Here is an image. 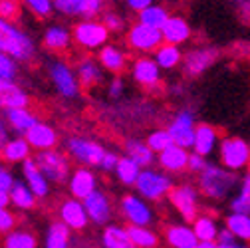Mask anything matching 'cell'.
Here are the masks:
<instances>
[{"label":"cell","instance_id":"44","mask_svg":"<svg viewBox=\"0 0 250 248\" xmlns=\"http://www.w3.org/2000/svg\"><path fill=\"white\" fill-rule=\"evenodd\" d=\"M22 4L30 14H34L40 20L50 18V14L54 12V0H22Z\"/></svg>","mask_w":250,"mask_h":248},{"label":"cell","instance_id":"20","mask_svg":"<svg viewBox=\"0 0 250 248\" xmlns=\"http://www.w3.org/2000/svg\"><path fill=\"white\" fill-rule=\"evenodd\" d=\"M74 36H72V30L62 26V24H50L46 26L44 34H42V44L48 52L54 54H66L72 48Z\"/></svg>","mask_w":250,"mask_h":248},{"label":"cell","instance_id":"7","mask_svg":"<svg viewBox=\"0 0 250 248\" xmlns=\"http://www.w3.org/2000/svg\"><path fill=\"white\" fill-rule=\"evenodd\" d=\"M218 159L232 173L246 171L250 167V143L242 137H223L218 145Z\"/></svg>","mask_w":250,"mask_h":248},{"label":"cell","instance_id":"36","mask_svg":"<svg viewBox=\"0 0 250 248\" xmlns=\"http://www.w3.org/2000/svg\"><path fill=\"white\" fill-rule=\"evenodd\" d=\"M141 171H143V169H141L135 161H131L127 155H123V157L119 159V163H117L115 177H117V181H119L121 185H125V187H135Z\"/></svg>","mask_w":250,"mask_h":248},{"label":"cell","instance_id":"1","mask_svg":"<svg viewBox=\"0 0 250 248\" xmlns=\"http://www.w3.org/2000/svg\"><path fill=\"white\" fill-rule=\"evenodd\" d=\"M238 187H240V179L236 173L225 169L223 165H212V163H208V167L199 175V183H197L199 193L208 201H225Z\"/></svg>","mask_w":250,"mask_h":248},{"label":"cell","instance_id":"26","mask_svg":"<svg viewBox=\"0 0 250 248\" xmlns=\"http://www.w3.org/2000/svg\"><path fill=\"white\" fill-rule=\"evenodd\" d=\"M98 62L105 72L119 76L127 68V54L115 44H105L102 50H98Z\"/></svg>","mask_w":250,"mask_h":248},{"label":"cell","instance_id":"19","mask_svg":"<svg viewBox=\"0 0 250 248\" xmlns=\"http://www.w3.org/2000/svg\"><path fill=\"white\" fill-rule=\"evenodd\" d=\"M26 141L30 143V147L36 149V153L40 151H48V149H56L58 143H60V133L54 125L50 123H44V121H38L36 125L30 129L26 135Z\"/></svg>","mask_w":250,"mask_h":248},{"label":"cell","instance_id":"2","mask_svg":"<svg viewBox=\"0 0 250 248\" xmlns=\"http://www.w3.org/2000/svg\"><path fill=\"white\" fill-rule=\"evenodd\" d=\"M0 52L12 56L16 62H30L36 56V42L16 24L0 18Z\"/></svg>","mask_w":250,"mask_h":248},{"label":"cell","instance_id":"58","mask_svg":"<svg viewBox=\"0 0 250 248\" xmlns=\"http://www.w3.org/2000/svg\"><path fill=\"white\" fill-rule=\"evenodd\" d=\"M221 248H250V244H248V242H240V240H236V242H232V244H225V246H221Z\"/></svg>","mask_w":250,"mask_h":248},{"label":"cell","instance_id":"43","mask_svg":"<svg viewBox=\"0 0 250 248\" xmlns=\"http://www.w3.org/2000/svg\"><path fill=\"white\" fill-rule=\"evenodd\" d=\"M145 143L149 145V149H151L155 155H159V153H163L165 149H169L171 145H175V143H173V137H171V133H169L167 129H155V131H151V133L147 135Z\"/></svg>","mask_w":250,"mask_h":248},{"label":"cell","instance_id":"3","mask_svg":"<svg viewBox=\"0 0 250 248\" xmlns=\"http://www.w3.org/2000/svg\"><path fill=\"white\" fill-rule=\"evenodd\" d=\"M34 159L52 185H68L72 177V159L68 157V153L60 149H48L36 153Z\"/></svg>","mask_w":250,"mask_h":248},{"label":"cell","instance_id":"41","mask_svg":"<svg viewBox=\"0 0 250 248\" xmlns=\"http://www.w3.org/2000/svg\"><path fill=\"white\" fill-rule=\"evenodd\" d=\"M127 232L135 248H157L159 246V234L151 230L149 227H127Z\"/></svg>","mask_w":250,"mask_h":248},{"label":"cell","instance_id":"6","mask_svg":"<svg viewBox=\"0 0 250 248\" xmlns=\"http://www.w3.org/2000/svg\"><path fill=\"white\" fill-rule=\"evenodd\" d=\"M66 153L72 161H76L80 167H100L105 149L102 143L87 139V137H80V135H72L66 139Z\"/></svg>","mask_w":250,"mask_h":248},{"label":"cell","instance_id":"59","mask_svg":"<svg viewBox=\"0 0 250 248\" xmlns=\"http://www.w3.org/2000/svg\"><path fill=\"white\" fill-rule=\"evenodd\" d=\"M197 248H221V246H218L216 240H212V242H199Z\"/></svg>","mask_w":250,"mask_h":248},{"label":"cell","instance_id":"9","mask_svg":"<svg viewBox=\"0 0 250 248\" xmlns=\"http://www.w3.org/2000/svg\"><path fill=\"white\" fill-rule=\"evenodd\" d=\"M125 44H127L129 50L147 56V54H155L165 42H163L161 30H155V28L135 22L127 28V32H125Z\"/></svg>","mask_w":250,"mask_h":248},{"label":"cell","instance_id":"52","mask_svg":"<svg viewBox=\"0 0 250 248\" xmlns=\"http://www.w3.org/2000/svg\"><path fill=\"white\" fill-rule=\"evenodd\" d=\"M119 155L117 153H113V151H105V155H104V159H102V163H100V171H104V173H115V169H117V163H119Z\"/></svg>","mask_w":250,"mask_h":248},{"label":"cell","instance_id":"8","mask_svg":"<svg viewBox=\"0 0 250 248\" xmlns=\"http://www.w3.org/2000/svg\"><path fill=\"white\" fill-rule=\"evenodd\" d=\"M109 30L102 20H82L72 28L74 44L83 50H102L109 40Z\"/></svg>","mask_w":250,"mask_h":248},{"label":"cell","instance_id":"46","mask_svg":"<svg viewBox=\"0 0 250 248\" xmlns=\"http://www.w3.org/2000/svg\"><path fill=\"white\" fill-rule=\"evenodd\" d=\"M22 16V6L18 0H0V18L6 22H18Z\"/></svg>","mask_w":250,"mask_h":248},{"label":"cell","instance_id":"27","mask_svg":"<svg viewBox=\"0 0 250 248\" xmlns=\"http://www.w3.org/2000/svg\"><path fill=\"white\" fill-rule=\"evenodd\" d=\"M8 121V125H10V131L18 133V137H24L30 129H32L36 123L40 121L38 115L30 109V107H18V109H8L2 113Z\"/></svg>","mask_w":250,"mask_h":248},{"label":"cell","instance_id":"4","mask_svg":"<svg viewBox=\"0 0 250 248\" xmlns=\"http://www.w3.org/2000/svg\"><path fill=\"white\" fill-rule=\"evenodd\" d=\"M173 187H175V183L165 171H157L151 167V169L141 171L137 185H135V191L141 199L149 203H157V201L167 199Z\"/></svg>","mask_w":250,"mask_h":248},{"label":"cell","instance_id":"32","mask_svg":"<svg viewBox=\"0 0 250 248\" xmlns=\"http://www.w3.org/2000/svg\"><path fill=\"white\" fill-rule=\"evenodd\" d=\"M102 244L104 248H135V244L129 238L127 227H119V225H107L104 228Z\"/></svg>","mask_w":250,"mask_h":248},{"label":"cell","instance_id":"40","mask_svg":"<svg viewBox=\"0 0 250 248\" xmlns=\"http://www.w3.org/2000/svg\"><path fill=\"white\" fill-rule=\"evenodd\" d=\"M230 210L240 214H250V171L244 173L240 179V187L230 201Z\"/></svg>","mask_w":250,"mask_h":248},{"label":"cell","instance_id":"54","mask_svg":"<svg viewBox=\"0 0 250 248\" xmlns=\"http://www.w3.org/2000/svg\"><path fill=\"white\" fill-rule=\"evenodd\" d=\"M125 4H127V8L129 10H133V12H141V10H145V8H149V6H153L155 4V0H125Z\"/></svg>","mask_w":250,"mask_h":248},{"label":"cell","instance_id":"53","mask_svg":"<svg viewBox=\"0 0 250 248\" xmlns=\"http://www.w3.org/2000/svg\"><path fill=\"white\" fill-rule=\"evenodd\" d=\"M208 167V161H207V157H203V155H199V153H191V157H189V171L191 173H197V175H201L205 169Z\"/></svg>","mask_w":250,"mask_h":248},{"label":"cell","instance_id":"42","mask_svg":"<svg viewBox=\"0 0 250 248\" xmlns=\"http://www.w3.org/2000/svg\"><path fill=\"white\" fill-rule=\"evenodd\" d=\"M54 12L68 18H83L85 0H54Z\"/></svg>","mask_w":250,"mask_h":248},{"label":"cell","instance_id":"60","mask_svg":"<svg viewBox=\"0 0 250 248\" xmlns=\"http://www.w3.org/2000/svg\"><path fill=\"white\" fill-rule=\"evenodd\" d=\"M0 163H2V147H0Z\"/></svg>","mask_w":250,"mask_h":248},{"label":"cell","instance_id":"24","mask_svg":"<svg viewBox=\"0 0 250 248\" xmlns=\"http://www.w3.org/2000/svg\"><path fill=\"white\" fill-rule=\"evenodd\" d=\"M163 236L171 248H197V244H199V238H197L193 227L185 225V223L167 225L163 230Z\"/></svg>","mask_w":250,"mask_h":248},{"label":"cell","instance_id":"17","mask_svg":"<svg viewBox=\"0 0 250 248\" xmlns=\"http://www.w3.org/2000/svg\"><path fill=\"white\" fill-rule=\"evenodd\" d=\"M216 50L212 48H195L191 52L185 54V60H183V70L189 78H197L201 74H205L216 60Z\"/></svg>","mask_w":250,"mask_h":248},{"label":"cell","instance_id":"29","mask_svg":"<svg viewBox=\"0 0 250 248\" xmlns=\"http://www.w3.org/2000/svg\"><path fill=\"white\" fill-rule=\"evenodd\" d=\"M218 145H221V139H218V129L208 125V123H199L197 133H195L193 151L203 155V157H208V155H212L214 151H218Z\"/></svg>","mask_w":250,"mask_h":248},{"label":"cell","instance_id":"13","mask_svg":"<svg viewBox=\"0 0 250 248\" xmlns=\"http://www.w3.org/2000/svg\"><path fill=\"white\" fill-rule=\"evenodd\" d=\"M68 191H70V195L74 199L85 201L89 195L100 191L98 175L93 173V169H89V167H78V169H74L72 171V177L68 181Z\"/></svg>","mask_w":250,"mask_h":248},{"label":"cell","instance_id":"51","mask_svg":"<svg viewBox=\"0 0 250 248\" xmlns=\"http://www.w3.org/2000/svg\"><path fill=\"white\" fill-rule=\"evenodd\" d=\"M125 91V82L119 78V76H113L107 83V98L109 100H119Z\"/></svg>","mask_w":250,"mask_h":248},{"label":"cell","instance_id":"30","mask_svg":"<svg viewBox=\"0 0 250 248\" xmlns=\"http://www.w3.org/2000/svg\"><path fill=\"white\" fill-rule=\"evenodd\" d=\"M125 155L135 161L141 169H151L153 163L157 161V155H155L149 145L145 141H139V139H129V141H125Z\"/></svg>","mask_w":250,"mask_h":248},{"label":"cell","instance_id":"47","mask_svg":"<svg viewBox=\"0 0 250 248\" xmlns=\"http://www.w3.org/2000/svg\"><path fill=\"white\" fill-rule=\"evenodd\" d=\"M16 228V214L10 207H0V234H8Z\"/></svg>","mask_w":250,"mask_h":248},{"label":"cell","instance_id":"16","mask_svg":"<svg viewBox=\"0 0 250 248\" xmlns=\"http://www.w3.org/2000/svg\"><path fill=\"white\" fill-rule=\"evenodd\" d=\"M83 207H85V210H87L89 223L98 225V227H107V225H109L111 214H113V208H111L109 197H107L104 191H96L93 195H89V197L83 201Z\"/></svg>","mask_w":250,"mask_h":248},{"label":"cell","instance_id":"5","mask_svg":"<svg viewBox=\"0 0 250 248\" xmlns=\"http://www.w3.org/2000/svg\"><path fill=\"white\" fill-rule=\"evenodd\" d=\"M48 78L54 85V89L64 100H76L80 96V80L76 74V68H72L64 60H48Z\"/></svg>","mask_w":250,"mask_h":248},{"label":"cell","instance_id":"35","mask_svg":"<svg viewBox=\"0 0 250 248\" xmlns=\"http://www.w3.org/2000/svg\"><path fill=\"white\" fill-rule=\"evenodd\" d=\"M193 230L199 238V242H212L218 238V232H221V227L214 221V216L210 214H199L195 223H193Z\"/></svg>","mask_w":250,"mask_h":248},{"label":"cell","instance_id":"57","mask_svg":"<svg viewBox=\"0 0 250 248\" xmlns=\"http://www.w3.org/2000/svg\"><path fill=\"white\" fill-rule=\"evenodd\" d=\"M0 207H10V193L0 191Z\"/></svg>","mask_w":250,"mask_h":248},{"label":"cell","instance_id":"22","mask_svg":"<svg viewBox=\"0 0 250 248\" xmlns=\"http://www.w3.org/2000/svg\"><path fill=\"white\" fill-rule=\"evenodd\" d=\"M28 105H30V96L26 94L22 85H18L16 82L0 80V111L28 107Z\"/></svg>","mask_w":250,"mask_h":248},{"label":"cell","instance_id":"61","mask_svg":"<svg viewBox=\"0 0 250 248\" xmlns=\"http://www.w3.org/2000/svg\"><path fill=\"white\" fill-rule=\"evenodd\" d=\"M246 12H248V16H250V2H248V6H246Z\"/></svg>","mask_w":250,"mask_h":248},{"label":"cell","instance_id":"39","mask_svg":"<svg viewBox=\"0 0 250 248\" xmlns=\"http://www.w3.org/2000/svg\"><path fill=\"white\" fill-rule=\"evenodd\" d=\"M2 248H38V238L26 228H14L12 232L4 234Z\"/></svg>","mask_w":250,"mask_h":248},{"label":"cell","instance_id":"12","mask_svg":"<svg viewBox=\"0 0 250 248\" xmlns=\"http://www.w3.org/2000/svg\"><path fill=\"white\" fill-rule=\"evenodd\" d=\"M167 131L173 137V143L183 147V149H193L195 145V133H197V123H195V113L189 109L179 111L173 121L169 123Z\"/></svg>","mask_w":250,"mask_h":248},{"label":"cell","instance_id":"45","mask_svg":"<svg viewBox=\"0 0 250 248\" xmlns=\"http://www.w3.org/2000/svg\"><path fill=\"white\" fill-rule=\"evenodd\" d=\"M20 62H16L12 56L8 54H2L0 52V80H6V82H16L18 78V68Z\"/></svg>","mask_w":250,"mask_h":248},{"label":"cell","instance_id":"48","mask_svg":"<svg viewBox=\"0 0 250 248\" xmlns=\"http://www.w3.org/2000/svg\"><path fill=\"white\" fill-rule=\"evenodd\" d=\"M102 22L105 24V28L109 30V32H113V34L121 32V30L125 28V20L117 12H105L104 18H102Z\"/></svg>","mask_w":250,"mask_h":248},{"label":"cell","instance_id":"37","mask_svg":"<svg viewBox=\"0 0 250 248\" xmlns=\"http://www.w3.org/2000/svg\"><path fill=\"white\" fill-rule=\"evenodd\" d=\"M169 18H171V14L161 4H153V6H149V8H145V10H141L137 14V22L139 24L155 28V30H163V26L167 24Z\"/></svg>","mask_w":250,"mask_h":248},{"label":"cell","instance_id":"34","mask_svg":"<svg viewBox=\"0 0 250 248\" xmlns=\"http://www.w3.org/2000/svg\"><path fill=\"white\" fill-rule=\"evenodd\" d=\"M153 60L157 62V66H159L161 70H175L177 66H181V64H183L185 56H183V52H181V48H179V46L163 44L157 52L153 54Z\"/></svg>","mask_w":250,"mask_h":248},{"label":"cell","instance_id":"10","mask_svg":"<svg viewBox=\"0 0 250 248\" xmlns=\"http://www.w3.org/2000/svg\"><path fill=\"white\" fill-rule=\"evenodd\" d=\"M119 212L127 223V227H151L155 221V212L149 201L141 199L137 193H127L121 197Z\"/></svg>","mask_w":250,"mask_h":248},{"label":"cell","instance_id":"50","mask_svg":"<svg viewBox=\"0 0 250 248\" xmlns=\"http://www.w3.org/2000/svg\"><path fill=\"white\" fill-rule=\"evenodd\" d=\"M104 6H105V0H85L83 20H96L98 14H102Z\"/></svg>","mask_w":250,"mask_h":248},{"label":"cell","instance_id":"14","mask_svg":"<svg viewBox=\"0 0 250 248\" xmlns=\"http://www.w3.org/2000/svg\"><path fill=\"white\" fill-rule=\"evenodd\" d=\"M58 216H60V221L72 230H83L89 225V216L83 207V201H78L74 197L64 199L60 203Z\"/></svg>","mask_w":250,"mask_h":248},{"label":"cell","instance_id":"15","mask_svg":"<svg viewBox=\"0 0 250 248\" xmlns=\"http://www.w3.org/2000/svg\"><path fill=\"white\" fill-rule=\"evenodd\" d=\"M131 76L145 89H153L161 83V68L157 66V62L149 56H139L137 60H133Z\"/></svg>","mask_w":250,"mask_h":248},{"label":"cell","instance_id":"11","mask_svg":"<svg viewBox=\"0 0 250 248\" xmlns=\"http://www.w3.org/2000/svg\"><path fill=\"white\" fill-rule=\"evenodd\" d=\"M199 197L201 193L197 187L183 183V185H175L167 199L185 223H195V219L199 216Z\"/></svg>","mask_w":250,"mask_h":248},{"label":"cell","instance_id":"56","mask_svg":"<svg viewBox=\"0 0 250 248\" xmlns=\"http://www.w3.org/2000/svg\"><path fill=\"white\" fill-rule=\"evenodd\" d=\"M10 139V125L4 115H0V147H2L6 141Z\"/></svg>","mask_w":250,"mask_h":248},{"label":"cell","instance_id":"18","mask_svg":"<svg viewBox=\"0 0 250 248\" xmlns=\"http://www.w3.org/2000/svg\"><path fill=\"white\" fill-rule=\"evenodd\" d=\"M189 157H191L189 149L171 145L169 149H165L163 153L157 155V165L167 175H179V173L189 171Z\"/></svg>","mask_w":250,"mask_h":248},{"label":"cell","instance_id":"25","mask_svg":"<svg viewBox=\"0 0 250 248\" xmlns=\"http://www.w3.org/2000/svg\"><path fill=\"white\" fill-rule=\"evenodd\" d=\"M161 34H163V42L165 44H173V46H179L181 48V44H187V42L191 40L193 30H191V24L187 22L183 16L173 14L167 20V24L163 26Z\"/></svg>","mask_w":250,"mask_h":248},{"label":"cell","instance_id":"38","mask_svg":"<svg viewBox=\"0 0 250 248\" xmlns=\"http://www.w3.org/2000/svg\"><path fill=\"white\" fill-rule=\"evenodd\" d=\"M225 227L240 240L250 244V214H240V212H230L225 219Z\"/></svg>","mask_w":250,"mask_h":248},{"label":"cell","instance_id":"33","mask_svg":"<svg viewBox=\"0 0 250 248\" xmlns=\"http://www.w3.org/2000/svg\"><path fill=\"white\" fill-rule=\"evenodd\" d=\"M70 238H72V228H68L62 221H56L46 230L44 248H70Z\"/></svg>","mask_w":250,"mask_h":248},{"label":"cell","instance_id":"55","mask_svg":"<svg viewBox=\"0 0 250 248\" xmlns=\"http://www.w3.org/2000/svg\"><path fill=\"white\" fill-rule=\"evenodd\" d=\"M238 238L227 228V227H223L221 228V232H218V238H216V242H218V246H225V244H232V242H236Z\"/></svg>","mask_w":250,"mask_h":248},{"label":"cell","instance_id":"21","mask_svg":"<svg viewBox=\"0 0 250 248\" xmlns=\"http://www.w3.org/2000/svg\"><path fill=\"white\" fill-rule=\"evenodd\" d=\"M20 167H22V179L26 181L28 187L34 191V195H36L38 199L50 197V185H52V183L46 179V175H44L42 169L38 167L36 159L30 157V159H28L26 163H22Z\"/></svg>","mask_w":250,"mask_h":248},{"label":"cell","instance_id":"28","mask_svg":"<svg viewBox=\"0 0 250 248\" xmlns=\"http://www.w3.org/2000/svg\"><path fill=\"white\" fill-rule=\"evenodd\" d=\"M32 147L26 141V137H10L2 145V163L6 165H22L32 157Z\"/></svg>","mask_w":250,"mask_h":248},{"label":"cell","instance_id":"31","mask_svg":"<svg viewBox=\"0 0 250 248\" xmlns=\"http://www.w3.org/2000/svg\"><path fill=\"white\" fill-rule=\"evenodd\" d=\"M36 203H38V197L26 185V181L16 179L14 187L10 189V205L18 210H32V208H36Z\"/></svg>","mask_w":250,"mask_h":248},{"label":"cell","instance_id":"23","mask_svg":"<svg viewBox=\"0 0 250 248\" xmlns=\"http://www.w3.org/2000/svg\"><path fill=\"white\" fill-rule=\"evenodd\" d=\"M76 74L80 80V85L83 89H93L104 83V74L105 70L102 68V64L93 58H82L76 64Z\"/></svg>","mask_w":250,"mask_h":248},{"label":"cell","instance_id":"49","mask_svg":"<svg viewBox=\"0 0 250 248\" xmlns=\"http://www.w3.org/2000/svg\"><path fill=\"white\" fill-rule=\"evenodd\" d=\"M14 183H16V177H14L12 169L6 163H0V191L10 193V189L14 187Z\"/></svg>","mask_w":250,"mask_h":248}]
</instances>
